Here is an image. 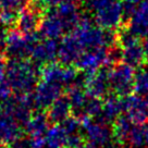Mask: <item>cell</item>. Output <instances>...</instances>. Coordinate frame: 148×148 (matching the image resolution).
I'll use <instances>...</instances> for the list:
<instances>
[{"label":"cell","instance_id":"8992f818","mask_svg":"<svg viewBox=\"0 0 148 148\" xmlns=\"http://www.w3.org/2000/svg\"><path fill=\"white\" fill-rule=\"evenodd\" d=\"M82 84L89 97L105 99L110 92L109 68H101L94 72H85Z\"/></svg>","mask_w":148,"mask_h":148},{"label":"cell","instance_id":"ffe728a7","mask_svg":"<svg viewBox=\"0 0 148 148\" xmlns=\"http://www.w3.org/2000/svg\"><path fill=\"white\" fill-rule=\"evenodd\" d=\"M132 129H133V124L129 120L127 116H122V114L118 116L116 120L113 121L112 131H111L113 140L120 146L129 144V137Z\"/></svg>","mask_w":148,"mask_h":148},{"label":"cell","instance_id":"52a82bcc","mask_svg":"<svg viewBox=\"0 0 148 148\" xmlns=\"http://www.w3.org/2000/svg\"><path fill=\"white\" fill-rule=\"evenodd\" d=\"M40 79L66 85L68 87L77 79V71L72 65H62L59 63H49L40 68Z\"/></svg>","mask_w":148,"mask_h":148},{"label":"cell","instance_id":"d6986e66","mask_svg":"<svg viewBox=\"0 0 148 148\" xmlns=\"http://www.w3.org/2000/svg\"><path fill=\"white\" fill-rule=\"evenodd\" d=\"M49 120L47 113L44 111H38L33 113L27 123L24 126V131L28 134L29 137H40L46 135L49 130Z\"/></svg>","mask_w":148,"mask_h":148},{"label":"cell","instance_id":"ba28073f","mask_svg":"<svg viewBox=\"0 0 148 148\" xmlns=\"http://www.w3.org/2000/svg\"><path fill=\"white\" fill-rule=\"evenodd\" d=\"M63 85L47 81H39L34 89V106L39 109H48L53 102L62 96Z\"/></svg>","mask_w":148,"mask_h":148},{"label":"cell","instance_id":"8fae6325","mask_svg":"<svg viewBox=\"0 0 148 148\" xmlns=\"http://www.w3.org/2000/svg\"><path fill=\"white\" fill-rule=\"evenodd\" d=\"M125 116L133 125H144L148 120L147 99L139 95H130L123 98Z\"/></svg>","mask_w":148,"mask_h":148},{"label":"cell","instance_id":"484cf974","mask_svg":"<svg viewBox=\"0 0 148 148\" xmlns=\"http://www.w3.org/2000/svg\"><path fill=\"white\" fill-rule=\"evenodd\" d=\"M18 13L14 10H0V25L2 27H11L16 25Z\"/></svg>","mask_w":148,"mask_h":148},{"label":"cell","instance_id":"74e56055","mask_svg":"<svg viewBox=\"0 0 148 148\" xmlns=\"http://www.w3.org/2000/svg\"><path fill=\"white\" fill-rule=\"evenodd\" d=\"M83 148H98V147L95 146V145H92V144H85V146Z\"/></svg>","mask_w":148,"mask_h":148},{"label":"cell","instance_id":"8d00e7d4","mask_svg":"<svg viewBox=\"0 0 148 148\" xmlns=\"http://www.w3.org/2000/svg\"><path fill=\"white\" fill-rule=\"evenodd\" d=\"M123 3H132V5H138L139 0H121Z\"/></svg>","mask_w":148,"mask_h":148},{"label":"cell","instance_id":"6da1fadb","mask_svg":"<svg viewBox=\"0 0 148 148\" xmlns=\"http://www.w3.org/2000/svg\"><path fill=\"white\" fill-rule=\"evenodd\" d=\"M40 79V66L27 59H11L8 62L7 82L16 95H29Z\"/></svg>","mask_w":148,"mask_h":148},{"label":"cell","instance_id":"7a4b0ae2","mask_svg":"<svg viewBox=\"0 0 148 148\" xmlns=\"http://www.w3.org/2000/svg\"><path fill=\"white\" fill-rule=\"evenodd\" d=\"M40 38L37 32L25 35L18 29H10L5 36V48L11 59H26L31 57L33 48Z\"/></svg>","mask_w":148,"mask_h":148},{"label":"cell","instance_id":"f546056e","mask_svg":"<svg viewBox=\"0 0 148 148\" xmlns=\"http://www.w3.org/2000/svg\"><path fill=\"white\" fill-rule=\"evenodd\" d=\"M12 89L10 87V85L8 84V82H2L0 83V102L8 100L10 98Z\"/></svg>","mask_w":148,"mask_h":148},{"label":"cell","instance_id":"44dd1931","mask_svg":"<svg viewBox=\"0 0 148 148\" xmlns=\"http://www.w3.org/2000/svg\"><path fill=\"white\" fill-rule=\"evenodd\" d=\"M124 111V101L123 98L116 96L114 94H109L103 99V110L102 118L103 121H114L118 116H121V112Z\"/></svg>","mask_w":148,"mask_h":148},{"label":"cell","instance_id":"30bf717a","mask_svg":"<svg viewBox=\"0 0 148 148\" xmlns=\"http://www.w3.org/2000/svg\"><path fill=\"white\" fill-rule=\"evenodd\" d=\"M23 125L12 116L0 113V146L11 147L23 137Z\"/></svg>","mask_w":148,"mask_h":148},{"label":"cell","instance_id":"2e32d148","mask_svg":"<svg viewBox=\"0 0 148 148\" xmlns=\"http://www.w3.org/2000/svg\"><path fill=\"white\" fill-rule=\"evenodd\" d=\"M126 26L139 38L148 36V1L139 2Z\"/></svg>","mask_w":148,"mask_h":148},{"label":"cell","instance_id":"7c38bea8","mask_svg":"<svg viewBox=\"0 0 148 148\" xmlns=\"http://www.w3.org/2000/svg\"><path fill=\"white\" fill-rule=\"evenodd\" d=\"M68 29L65 27L63 21L57 14L55 8H51L47 11L42 18L40 26L38 28L39 36L44 39H58L60 38Z\"/></svg>","mask_w":148,"mask_h":148},{"label":"cell","instance_id":"7402d4cb","mask_svg":"<svg viewBox=\"0 0 148 148\" xmlns=\"http://www.w3.org/2000/svg\"><path fill=\"white\" fill-rule=\"evenodd\" d=\"M122 49V62L132 66L133 69L139 68L145 61L143 44L140 42L132 44L130 46L123 47Z\"/></svg>","mask_w":148,"mask_h":148},{"label":"cell","instance_id":"836d02e7","mask_svg":"<svg viewBox=\"0 0 148 148\" xmlns=\"http://www.w3.org/2000/svg\"><path fill=\"white\" fill-rule=\"evenodd\" d=\"M5 36H7V33L3 31L2 26L0 25V48L5 47Z\"/></svg>","mask_w":148,"mask_h":148},{"label":"cell","instance_id":"5bb4252c","mask_svg":"<svg viewBox=\"0 0 148 148\" xmlns=\"http://www.w3.org/2000/svg\"><path fill=\"white\" fill-rule=\"evenodd\" d=\"M83 52L84 49L77 39L72 33H69L62 38L59 45L58 59L62 65H72L77 61Z\"/></svg>","mask_w":148,"mask_h":148},{"label":"cell","instance_id":"ab89813d","mask_svg":"<svg viewBox=\"0 0 148 148\" xmlns=\"http://www.w3.org/2000/svg\"><path fill=\"white\" fill-rule=\"evenodd\" d=\"M146 99H147V103H148V97H147V98H146Z\"/></svg>","mask_w":148,"mask_h":148},{"label":"cell","instance_id":"83f0119b","mask_svg":"<svg viewBox=\"0 0 148 148\" xmlns=\"http://www.w3.org/2000/svg\"><path fill=\"white\" fill-rule=\"evenodd\" d=\"M85 139L81 134L76 133V134L68 135L66 137V144H65V148H83L85 146Z\"/></svg>","mask_w":148,"mask_h":148},{"label":"cell","instance_id":"9a60e30c","mask_svg":"<svg viewBox=\"0 0 148 148\" xmlns=\"http://www.w3.org/2000/svg\"><path fill=\"white\" fill-rule=\"evenodd\" d=\"M59 45L55 39H44L39 40L33 48L31 58L34 63L38 66H44L52 63L56 58H58Z\"/></svg>","mask_w":148,"mask_h":148},{"label":"cell","instance_id":"9c48e42d","mask_svg":"<svg viewBox=\"0 0 148 148\" xmlns=\"http://www.w3.org/2000/svg\"><path fill=\"white\" fill-rule=\"evenodd\" d=\"M79 120L81 127L85 131L86 139L89 142V144H92L95 146H103L110 140L112 133L107 126V123L100 121L94 123L92 118L88 116H81Z\"/></svg>","mask_w":148,"mask_h":148},{"label":"cell","instance_id":"1f68e13d","mask_svg":"<svg viewBox=\"0 0 148 148\" xmlns=\"http://www.w3.org/2000/svg\"><path fill=\"white\" fill-rule=\"evenodd\" d=\"M29 144H31V148H44V146L46 145V139L44 136L29 137Z\"/></svg>","mask_w":148,"mask_h":148},{"label":"cell","instance_id":"4316f807","mask_svg":"<svg viewBox=\"0 0 148 148\" xmlns=\"http://www.w3.org/2000/svg\"><path fill=\"white\" fill-rule=\"evenodd\" d=\"M61 126L63 127L66 135L76 134L79 132V129H81V123L79 120L74 116H69L64 122L61 123Z\"/></svg>","mask_w":148,"mask_h":148},{"label":"cell","instance_id":"60d3db41","mask_svg":"<svg viewBox=\"0 0 148 148\" xmlns=\"http://www.w3.org/2000/svg\"><path fill=\"white\" fill-rule=\"evenodd\" d=\"M146 1H148V0H146Z\"/></svg>","mask_w":148,"mask_h":148},{"label":"cell","instance_id":"cb8c5ba5","mask_svg":"<svg viewBox=\"0 0 148 148\" xmlns=\"http://www.w3.org/2000/svg\"><path fill=\"white\" fill-rule=\"evenodd\" d=\"M134 90L139 96L148 97V69H139L135 73Z\"/></svg>","mask_w":148,"mask_h":148},{"label":"cell","instance_id":"f35d334b","mask_svg":"<svg viewBox=\"0 0 148 148\" xmlns=\"http://www.w3.org/2000/svg\"><path fill=\"white\" fill-rule=\"evenodd\" d=\"M71 1H74V2H76V1H82V0H71Z\"/></svg>","mask_w":148,"mask_h":148},{"label":"cell","instance_id":"d590c367","mask_svg":"<svg viewBox=\"0 0 148 148\" xmlns=\"http://www.w3.org/2000/svg\"><path fill=\"white\" fill-rule=\"evenodd\" d=\"M144 136H145V145L148 146V124H144Z\"/></svg>","mask_w":148,"mask_h":148},{"label":"cell","instance_id":"4fadbf2b","mask_svg":"<svg viewBox=\"0 0 148 148\" xmlns=\"http://www.w3.org/2000/svg\"><path fill=\"white\" fill-rule=\"evenodd\" d=\"M106 64H108V48H97L84 51L74 66L84 72H94Z\"/></svg>","mask_w":148,"mask_h":148},{"label":"cell","instance_id":"f1b7e54d","mask_svg":"<svg viewBox=\"0 0 148 148\" xmlns=\"http://www.w3.org/2000/svg\"><path fill=\"white\" fill-rule=\"evenodd\" d=\"M25 5V0H0V10L22 9Z\"/></svg>","mask_w":148,"mask_h":148},{"label":"cell","instance_id":"d4e9b609","mask_svg":"<svg viewBox=\"0 0 148 148\" xmlns=\"http://www.w3.org/2000/svg\"><path fill=\"white\" fill-rule=\"evenodd\" d=\"M129 145L133 148H140L145 146L144 125H133L129 137Z\"/></svg>","mask_w":148,"mask_h":148},{"label":"cell","instance_id":"4dcf8cb0","mask_svg":"<svg viewBox=\"0 0 148 148\" xmlns=\"http://www.w3.org/2000/svg\"><path fill=\"white\" fill-rule=\"evenodd\" d=\"M8 62L5 57L2 53H0V83L5 82L7 77V71H8Z\"/></svg>","mask_w":148,"mask_h":148},{"label":"cell","instance_id":"e0dca14e","mask_svg":"<svg viewBox=\"0 0 148 148\" xmlns=\"http://www.w3.org/2000/svg\"><path fill=\"white\" fill-rule=\"evenodd\" d=\"M57 14L63 21L68 33H71L74 28L77 26L81 16L79 13V8L74 1L71 0H63L59 5L55 8Z\"/></svg>","mask_w":148,"mask_h":148},{"label":"cell","instance_id":"3957f363","mask_svg":"<svg viewBox=\"0 0 148 148\" xmlns=\"http://www.w3.org/2000/svg\"><path fill=\"white\" fill-rule=\"evenodd\" d=\"M135 71L123 62L112 65L109 69L110 90L119 97H127L134 90Z\"/></svg>","mask_w":148,"mask_h":148},{"label":"cell","instance_id":"5b68a950","mask_svg":"<svg viewBox=\"0 0 148 148\" xmlns=\"http://www.w3.org/2000/svg\"><path fill=\"white\" fill-rule=\"evenodd\" d=\"M36 0H29L18 12L16 27L23 34H33L38 31L40 26L45 11Z\"/></svg>","mask_w":148,"mask_h":148},{"label":"cell","instance_id":"d6a6232c","mask_svg":"<svg viewBox=\"0 0 148 148\" xmlns=\"http://www.w3.org/2000/svg\"><path fill=\"white\" fill-rule=\"evenodd\" d=\"M36 1L44 8L51 9V8H55L57 5H59L63 0H36Z\"/></svg>","mask_w":148,"mask_h":148},{"label":"cell","instance_id":"e575fe53","mask_svg":"<svg viewBox=\"0 0 148 148\" xmlns=\"http://www.w3.org/2000/svg\"><path fill=\"white\" fill-rule=\"evenodd\" d=\"M144 53H145V61L148 63V36L145 37V40L143 42Z\"/></svg>","mask_w":148,"mask_h":148},{"label":"cell","instance_id":"277c9868","mask_svg":"<svg viewBox=\"0 0 148 148\" xmlns=\"http://www.w3.org/2000/svg\"><path fill=\"white\" fill-rule=\"evenodd\" d=\"M94 20L102 29L112 31L121 25L124 18L123 2L121 0H110L94 13Z\"/></svg>","mask_w":148,"mask_h":148},{"label":"cell","instance_id":"ac0fdd59","mask_svg":"<svg viewBox=\"0 0 148 148\" xmlns=\"http://www.w3.org/2000/svg\"><path fill=\"white\" fill-rule=\"evenodd\" d=\"M71 113L72 107L66 96H61L47 109L48 120L53 125L61 124L62 122H64L69 116H71Z\"/></svg>","mask_w":148,"mask_h":148},{"label":"cell","instance_id":"603a6c76","mask_svg":"<svg viewBox=\"0 0 148 148\" xmlns=\"http://www.w3.org/2000/svg\"><path fill=\"white\" fill-rule=\"evenodd\" d=\"M68 135L61 124L52 125L45 135L46 146L48 148H65Z\"/></svg>","mask_w":148,"mask_h":148}]
</instances>
